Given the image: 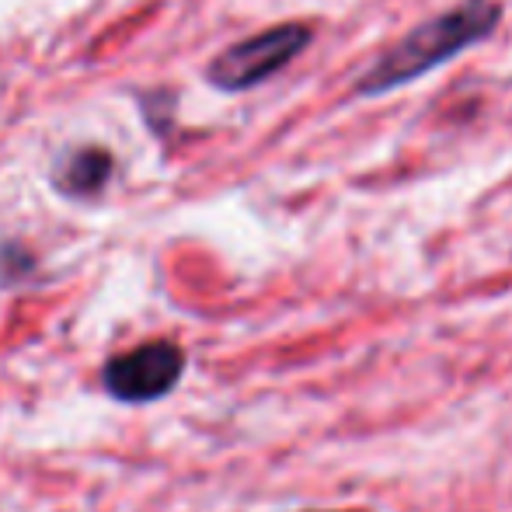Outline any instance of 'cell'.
Segmentation results:
<instances>
[{"label": "cell", "mask_w": 512, "mask_h": 512, "mask_svg": "<svg viewBox=\"0 0 512 512\" xmlns=\"http://www.w3.org/2000/svg\"><path fill=\"white\" fill-rule=\"evenodd\" d=\"M506 18L502 0H457L436 18L415 25L356 81V98H380L408 88L411 81L457 60L478 42L492 39Z\"/></svg>", "instance_id": "1"}, {"label": "cell", "mask_w": 512, "mask_h": 512, "mask_svg": "<svg viewBox=\"0 0 512 512\" xmlns=\"http://www.w3.org/2000/svg\"><path fill=\"white\" fill-rule=\"evenodd\" d=\"M314 42V28L304 21H283V25L262 28L251 39L227 46L206 70V81L220 91H251L286 70L300 53Z\"/></svg>", "instance_id": "2"}, {"label": "cell", "mask_w": 512, "mask_h": 512, "mask_svg": "<svg viewBox=\"0 0 512 512\" xmlns=\"http://www.w3.org/2000/svg\"><path fill=\"white\" fill-rule=\"evenodd\" d=\"M185 349L171 338H147L115 352L102 366V391L119 405H154L185 377Z\"/></svg>", "instance_id": "3"}, {"label": "cell", "mask_w": 512, "mask_h": 512, "mask_svg": "<svg viewBox=\"0 0 512 512\" xmlns=\"http://www.w3.org/2000/svg\"><path fill=\"white\" fill-rule=\"evenodd\" d=\"M112 154L102 147H81V150H70L53 171V185L60 196L67 199H91L108 185L112 178Z\"/></svg>", "instance_id": "4"}, {"label": "cell", "mask_w": 512, "mask_h": 512, "mask_svg": "<svg viewBox=\"0 0 512 512\" xmlns=\"http://www.w3.org/2000/svg\"><path fill=\"white\" fill-rule=\"evenodd\" d=\"M35 269V258L21 244H0V286H14Z\"/></svg>", "instance_id": "5"}, {"label": "cell", "mask_w": 512, "mask_h": 512, "mask_svg": "<svg viewBox=\"0 0 512 512\" xmlns=\"http://www.w3.org/2000/svg\"><path fill=\"white\" fill-rule=\"evenodd\" d=\"M335 512H356V509H335Z\"/></svg>", "instance_id": "6"}]
</instances>
